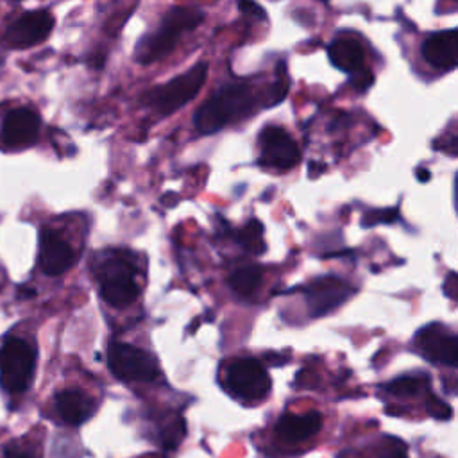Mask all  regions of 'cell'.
Segmentation results:
<instances>
[{"mask_svg":"<svg viewBox=\"0 0 458 458\" xmlns=\"http://www.w3.org/2000/svg\"><path fill=\"white\" fill-rule=\"evenodd\" d=\"M258 106L252 88L245 82L220 86L193 114V125L200 134H213L227 123L249 116Z\"/></svg>","mask_w":458,"mask_h":458,"instance_id":"6da1fadb","label":"cell"},{"mask_svg":"<svg viewBox=\"0 0 458 458\" xmlns=\"http://www.w3.org/2000/svg\"><path fill=\"white\" fill-rule=\"evenodd\" d=\"M204 20L202 9L195 5H175L170 7L157 27L141 36L134 47V59L140 64H150L165 59L179 43V39L191 32Z\"/></svg>","mask_w":458,"mask_h":458,"instance_id":"7a4b0ae2","label":"cell"},{"mask_svg":"<svg viewBox=\"0 0 458 458\" xmlns=\"http://www.w3.org/2000/svg\"><path fill=\"white\" fill-rule=\"evenodd\" d=\"M208 79V63L200 61L174 79L147 89L141 104L157 116H168L197 97Z\"/></svg>","mask_w":458,"mask_h":458,"instance_id":"3957f363","label":"cell"},{"mask_svg":"<svg viewBox=\"0 0 458 458\" xmlns=\"http://www.w3.org/2000/svg\"><path fill=\"white\" fill-rule=\"evenodd\" d=\"M36 365L34 347L21 338H9L0 349V385L9 394H21L30 385Z\"/></svg>","mask_w":458,"mask_h":458,"instance_id":"277c9868","label":"cell"},{"mask_svg":"<svg viewBox=\"0 0 458 458\" xmlns=\"http://www.w3.org/2000/svg\"><path fill=\"white\" fill-rule=\"evenodd\" d=\"M98 283L102 299L114 308L132 304L140 293L134 265L122 256H113L102 265Z\"/></svg>","mask_w":458,"mask_h":458,"instance_id":"5b68a950","label":"cell"},{"mask_svg":"<svg viewBox=\"0 0 458 458\" xmlns=\"http://www.w3.org/2000/svg\"><path fill=\"white\" fill-rule=\"evenodd\" d=\"M224 383L227 390L243 401H261L270 392V377L254 358H234L225 365Z\"/></svg>","mask_w":458,"mask_h":458,"instance_id":"8992f818","label":"cell"},{"mask_svg":"<svg viewBox=\"0 0 458 458\" xmlns=\"http://www.w3.org/2000/svg\"><path fill=\"white\" fill-rule=\"evenodd\" d=\"M107 365L123 381H154L159 374L156 360L147 351L123 342L107 345Z\"/></svg>","mask_w":458,"mask_h":458,"instance_id":"52a82bcc","label":"cell"},{"mask_svg":"<svg viewBox=\"0 0 458 458\" xmlns=\"http://www.w3.org/2000/svg\"><path fill=\"white\" fill-rule=\"evenodd\" d=\"M259 165L274 170H290L299 159L301 152L295 140L279 125H265L258 136Z\"/></svg>","mask_w":458,"mask_h":458,"instance_id":"ba28073f","label":"cell"},{"mask_svg":"<svg viewBox=\"0 0 458 458\" xmlns=\"http://www.w3.org/2000/svg\"><path fill=\"white\" fill-rule=\"evenodd\" d=\"M54 29V16L48 11H29L18 16L4 34V43L9 48H30L45 41Z\"/></svg>","mask_w":458,"mask_h":458,"instance_id":"9c48e42d","label":"cell"},{"mask_svg":"<svg viewBox=\"0 0 458 458\" xmlns=\"http://www.w3.org/2000/svg\"><path fill=\"white\" fill-rule=\"evenodd\" d=\"M352 293L354 288L336 276L317 277L304 288V297L311 317H322L333 311L335 308L344 304Z\"/></svg>","mask_w":458,"mask_h":458,"instance_id":"30bf717a","label":"cell"},{"mask_svg":"<svg viewBox=\"0 0 458 458\" xmlns=\"http://www.w3.org/2000/svg\"><path fill=\"white\" fill-rule=\"evenodd\" d=\"M415 344L419 347V352L426 360L447 367H456L458 340L456 335L447 326L429 324L422 327L415 335Z\"/></svg>","mask_w":458,"mask_h":458,"instance_id":"8fae6325","label":"cell"},{"mask_svg":"<svg viewBox=\"0 0 458 458\" xmlns=\"http://www.w3.org/2000/svg\"><path fill=\"white\" fill-rule=\"evenodd\" d=\"M39 114L29 107H16L9 111L2 122L0 141L9 150L27 148L36 143L39 136Z\"/></svg>","mask_w":458,"mask_h":458,"instance_id":"7c38bea8","label":"cell"},{"mask_svg":"<svg viewBox=\"0 0 458 458\" xmlns=\"http://www.w3.org/2000/svg\"><path fill=\"white\" fill-rule=\"evenodd\" d=\"M70 243L54 229L45 227L39 233V267L47 276H61L73 265Z\"/></svg>","mask_w":458,"mask_h":458,"instance_id":"4fadbf2b","label":"cell"},{"mask_svg":"<svg viewBox=\"0 0 458 458\" xmlns=\"http://www.w3.org/2000/svg\"><path fill=\"white\" fill-rule=\"evenodd\" d=\"M456 48H458V30L447 29V30L429 34L424 39L420 52L426 63H429L433 68L453 70L456 68V63H458Z\"/></svg>","mask_w":458,"mask_h":458,"instance_id":"5bb4252c","label":"cell"},{"mask_svg":"<svg viewBox=\"0 0 458 458\" xmlns=\"http://www.w3.org/2000/svg\"><path fill=\"white\" fill-rule=\"evenodd\" d=\"M322 428V415L318 411L308 413H284L276 424V435L286 444H297L308 440Z\"/></svg>","mask_w":458,"mask_h":458,"instance_id":"9a60e30c","label":"cell"},{"mask_svg":"<svg viewBox=\"0 0 458 458\" xmlns=\"http://www.w3.org/2000/svg\"><path fill=\"white\" fill-rule=\"evenodd\" d=\"M327 57L335 68L347 72V73L365 68L363 45L349 34H342L329 43Z\"/></svg>","mask_w":458,"mask_h":458,"instance_id":"2e32d148","label":"cell"},{"mask_svg":"<svg viewBox=\"0 0 458 458\" xmlns=\"http://www.w3.org/2000/svg\"><path fill=\"white\" fill-rule=\"evenodd\" d=\"M54 403L59 417L72 426H79L86 422L95 411L93 401L86 394L75 388H66L57 392Z\"/></svg>","mask_w":458,"mask_h":458,"instance_id":"e0dca14e","label":"cell"},{"mask_svg":"<svg viewBox=\"0 0 458 458\" xmlns=\"http://www.w3.org/2000/svg\"><path fill=\"white\" fill-rule=\"evenodd\" d=\"M229 286L240 295H250L261 283V268L258 265H245L231 272Z\"/></svg>","mask_w":458,"mask_h":458,"instance_id":"ac0fdd59","label":"cell"},{"mask_svg":"<svg viewBox=\"0 0 458 458\" xmlns=\"http://www.w3.org/2000/svg\"><path fill=\"white\" fill-rule=\"evenodd\" d=\"M429 388V379L424 374H410V376H401L390 381L385 390L392 395L397 397H410V395H419L424 390Z\"/></svg>","mask_w":458,"mask_h":458,"instance_id":"d6986e66","label":"cell"},{"mask_svg":"<svg viewBox=\"0 0 458 458\" xmlns=\"http://www.w3.org/2000/svg\"><path fill=\"white\" fill-rule=\"evenodd\" d=\"M288 88H290V81H288L286 66H284V63H279L272 84L263 91L261 106L263 107H272V106L281 104L284 100L286 93H288Z\"/></svg>","mask_w":458,"mask_h":458,"instance_id":"ffe728a7","label":"cell"},{"mask_svg":"<svg viewBox=\"0 0 458 458\" xmlns=\"http://www.w3.org/2000/svg\"><path fill=\"white\" fill-rule=\"evenodd\" d=\"M236 242L247 249L249 252L261 254L265 252V242H263V225L259 220H249L240 231H236Z\"/></svg>","mask_w":458,"mask_h":458,"instance_id":"44dd1931","label":"cell"},{"mask_svg":"<svg viewBox=\"0 0 458 458\" xmlns=\"http://www.w3.org/2000/svg\"><path fill=\"white\" fill-rule=\"evenodd\" d=\"M184 435H186V424L181 415L168 417L166 420H163L159 428V440L163 449L166 451H174L181 444Z\"/></svg>","mask_w":458,"mask_h":458,"instance_id":"7402d4cb","label":"cell"},{"mask_svg":"<svg viewBox=\"0 0 458 458\" xmlns=\"http://www.w3.org/2000/svg\"><path fill=\"white\" fill-rule=\"evenodd\" d=\"M399 218L397 208H388V209H370L363 215L361 225L370 227L377 224H394Z\"/></svg>","mask_w":458,"mask_h":458,"instance_id":"603a6c76","label":"cell"},{"mask_svg":"<svg viewBox=\"0 0 458 458\" xmlns=\"http://www.w3.org/2000/svg\"><path fill=\"white\" fill-rule=\"evenodd\" d=\"M426 408H428V413H429L431 417L438 419V420H447V419H451V415H453L449 404L444 403L442 399H438L437 395H433L431 392H429V397H428V401H426Z\"/></svg>","mask_w":458,"mask_h":458,"instance_id":"cb8c5ba5","label":"cell"},{"mask_svg":"<svg viewBox=\"0 0 458 458\" xmlns=\"http://www.w3.org/2000/svg\"><path fill=\"white\" fill-rule=\"evenodd\" d=\"M349 82L358 89V91H365L372 86L374 82V73L369 72L367 68H361L358 72H352L349 73Z\"/></svg>","mask_w":458,"mask_h":458,"instance_id":"d4e9b609","label":"cell"},{"mask_svg":"<svg viewBox=\"0 0 458 458\" xmlns=\"http://www.w3.org/2000/svg\"><path fill=\"white\" fill-rule=\"evenodd\" d=\"M238 9L242 14L245 16H252V18H259V20H267V13L261 5H258L252 0H238Z\"/></svg>","mask_w":458,"mask_h":458,"instance_id":"484cf974","label":"cell"},{"mask_svg":"<svg viewBox=\"0 0 458 458\" xmlns=\"http://www.w3.org/2000/svg\"><path fill=\"white\" fill-rule=\"evenodd\" d=\"M5 458H34L27 449H21V447H16V445H11L5 449Z\"/></svg>","mask_w":458,"mask_h":458,"instance_id":"4316f807","label":"cell"},{"mask_svg":"<svg viewBox=\"0 0 458 458\" xmlns=\"http://www.w3.org/2000/svg\"><path fill=\"white\" fill-rule=\"evenodd\" d=\"M326 170V165H322V163H310V175L313 177V175H318L320 172H324Z\"/></svg>","mask_w":458,"mask_h":458,"instance_id":"83f0119b","label":"cell"},{"mask_svg":"<svg viewBox=\"0 0 458 458\" xmlns=\"http://www.w3.org/2000/svg\"><path fill=\"white\" fill-rule=\"evenodd\" d=\"M415 175H417V179H419L420 182H426V181L431 179V174H429V170H426V168H417Z\"/></svg>","mask_w":458,"mask_h":458,"instance_id":"f1b7e54d","label":"cell"},{"mask_svg":"<svg viewBox=\"0 0 458 458\" xmlns=\"http://www.w3.org/2000/svg\"><path fill=\"white\" fill-rule=\"evenodd\" d=\"M385 458H406V453H404V449H403V445H401V447L394 449L392 453H388Z\"/></svg>","mask_w":458,"mask_h":458,"instance_id":"f546056e","label":"cell"},{"mask_svg":"<svg viewBox=\"0 0 458 458\" xmlns=\"http://www.w3.org/2000/svg\"><path fill=\"white\" fill-rule=\"evenodd\" d=\"M140 458H165V456L157 454V453H152V454H145V456H140Z\"/></svg>","mask_w":458,"mask_h":458,"instance_id":"4dcf8cb0","label":"cell"}]
</instances>
